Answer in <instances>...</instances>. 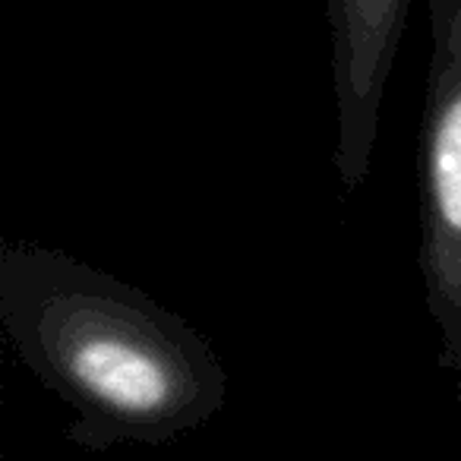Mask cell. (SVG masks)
Instances as JSON below:
<instances>
[{"label":"cell","instance_id":"1","mask_svg":"<svg viewBox=\"0 0 461 461\" xmlns=\"http://www.w3.org/2000/svg\"><path fill=\"white\" fill-rule=\"evenodd\" d=\"M0 326L29 373L73 411L86 452L167 446L228 402V370L184 316L54 247L4 244Z\"/></svg>","mask_w":461,"mask_h":461},{"label":"cell","instance_id":"2","mask_svg":"<svg viewBox=\"0 0 461 461\" xmlns=\"http://www.w3.org/2000/svg\"><path fill=\"white\" fill-rule=\"evenodd\" d=\"M427 102L420 123V272L442 335V366L461 404V7L429 16Z\"/></svg>","mask_w":461,"mask_h":461},{"label":"cell","instance_id":"3","mask_svg":"<svg viewBox=\"0 0 461 461\" xmlns=\"http://www.w3.org/2000/svg\"><path fill=\"white\" fill-rule=\"evenodd\" d=\"M411 0H329V64L335 98L332 165L348 193L370 174L389 86Z\"/></svg>","mask_w":461,"mask_h":461},{"label":"cell","instance_id":"4","mask_svg":"<svg viewBox=\"0 0 461 461\" xmlns=\"http://www.w3.org/2000/svg\"><path fill=\"white\" fill-rule=\"evenodd\" d=\"M461 7V0H429V16L433 14H448V10Z\"/></svg>","mask_w":461,"mask_h":461}]
</instances>
